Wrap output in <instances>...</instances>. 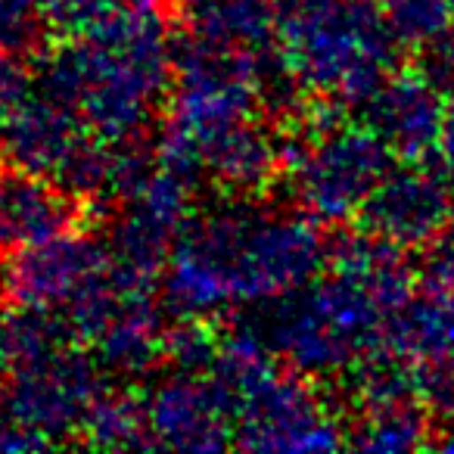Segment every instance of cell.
I'll return each instance as SVG.
<instances>
[{
	"mask_svg": "<svg viewBox=\"0 0 454 454\" xmlns=\"http://www.w3.org/2000/svg\"><path fill=\"white\" fill-rule=\"evenodd\" d=\"M324 240L302 218L253 208L212 215L177 237L168 293L181 315L200 317L231 302H253L309 284Z\"/></svg>",
	"mask_w": 454,
	"mask_h": 454,
	"instance_id": "cell-1",
	"label": "cell"
},
{
	"mask_svg": "<svg viewBox=\"0 0 454 454\" xmlns=\"http://www.w3.org/2000/svg\"><path fill=\"white\" fill-rule=\"evenodd\" d=\"M168 41L150 10H115L44 66L41 94L75 109L100 137L140 134L168 84Z\"/></svg>",
	"mask_w": 454,
	"mask_h": 454,
	"instance_id": "cell-2",
	"label": "cell"
},
{
	"mask_svg": "<svg viewBox=\"0 0 454 454\" xmlns=\"http://www.w3.org/2000/svg\"><path fill=\"white\" fill-rule=\"evenodd\" d=\"M286 69L311 88L367 100L386 82L395 38L373 0H286L278 4Z\"/></svg>",
	"mask_w": 454,
	"mask_h": 454,
	"instance_id": "cell-3",
	"label": "cell"
},
{
	"mask_svg": "<svg viewBox=\"0 0 454 454\" xmlns=\"http://www.w3.org/2000/svg\"><path fill=\"white\" fill-rule=\"evenodd\" d=\"M392 156L371 128H327L293 159V193L311 218L340 221L361 212L392 171Z\"/></svg>",
	"mask_w": 454,
	"mask_h": 454,
	"instance_id": "cell-4",
	"label": "cell"
},
{
	"mask_svg": "<svg viewBox=\"0 0 454 454\" xmlns=\"http://www.w3.org/2000/svg\"><path fill=\"white\" fill-rule=\"evenodd\" d=\"M10 371L13 383L7 392V404L41 445H51L63 433L84 427L90 404L100 395L90 361L72 352L69 346Z\"/></svg>",
	"mask_w": 454,
	"mask_h": 454,
	"instance_id": "cell-5",
	"label": "cell"
},
{
	"mask_svg": "<svg viewBox=\"0 0 454 454\" xmlns=\"http://www.w3.org/2000/svg\"><path fill=\"white\" fill-rule=\"evenodd\" d=\"M237 442L262 451H311L340 445V435L309 386L268 373L237 395Z\"/></svg>",
	"mask_w": 454,
	"mask_h": 454,
	"instance_id": "cell-6",
	"label": "cell"
},
{
	"mask_svg": "<svg viewBox=\"0 0 454 454\" xmlns=\"http://www.w3.org/2000/svg\"><path fill=\"white\" fill-rule=\"evenodd\" d=\"M146 427L153 445L165 448H224L237 433V402L218 377L184 371L153 392L146 404Z\"/></svg>",
	"mask_w": 454,
	"mask_h": 454,
	"instance_id": "cell-7",
	"label": "cell"
},
{
	"mask_svg": "<svg viewBox=\"0 0 454 454\" xmlns=\"http://www.w3.org/2000/svg\"><path fill=\"white\" fill-rule=\"evenodd\" d=\"M100 271H106L103 247L75 231H66L51 240L13 249L0 284L16 305L57 309L63 302L69 305Z\"/></svg>",
	"mask_w": 454,
	"mask_h": 454,
	"instance_id": "cell-8",
	"label": "cell"
},
{
	"mask_svg": "<svg viewBox=\"0 0 454 454\" xmlns=\"http://www.w3.org/2000/svg\"><path fill=\"white\" fill-rule=\"evenodd\" d=\"M451 212L454 184L423 168H392L361 206V227L395 247H420L451 221Z\"/></svg>",
	"mask_w": 454,
	"mask_h": 454,
	"instance_id": "cell-9",
	"label": "cell"
},
{
	"mask_svg": "<svg viewBox=\"0 0 454 454\" xmlns=\"http://www.w3.org/2000/svg\"><path fill=\"white\" fill-rule=\"evenodd\" d=\"M90 131L94 128L75 109L51 100L47 94L35 100L22 97L20 106L0 125V146L7 153L10 165L57 181L63 165L75 156Z\"/></svg>",
	"mask_w": 454,
	"mask_h": 454,
	"instance_id": "cell-10",
	"label": "cell"
},
{
	"mask_svg": "<svg viewBox=\"0 0 454 454\" xmlns=\"http://www.w3.org/2000/svg\"><path fill=\"white\" fill-rule=\"evenodd\" d=\"M78 196L26 168L0 171V249H20L75 231Z\"/></svg>",
	"mask_w": 454,
	"mask_h": 454,
	"instance_id": "cell-11",
	"label": "cell"
},
{
	"mask_svg": "<svg viewBox=\"0 0 454 454\" xmlns=\"http://www.w3.org/2000/svg\"><path fill=\"white\" fill-rule=\"evenodd\" d=\"M367 128L380 134L395 156L420 159L423 153L435 150L442 128L439 88L427 75L389 78L367 97Z\"/></svg>",
	"mask_w": 454,
	"mask_h": 454,
	"instance_id": "cell-12",
	"label": "cell"
},
{
	"mask_svg": "<svg viewBox=\"0 0 454 454\" xmlns=\"http://www.w3.org/2000/svg\"><path fill=\"white\" fill-rule=\"evenodd\" d=\"M190 38L243 57H271L278 7L271 0H187Z\"/></svg>",
	"mask_w": 454,
	"mask_h": 454,
	"instance_id": "cell-13",
	"label": "cell"
},
{
	"mask_svg": "<svg viewBox=\"0 0 454 454\" xmlns=\"http://www.w3.org/2000/svg\"><path fill=\"white\" fill-rule=\"evenodd\" d=\"M386 342L395 358L435 361L454 352V293H435L408 299L386 327Z\"/></svg>",
	"mask_w": 454,
	"mask_h": 454,
	"instance_id": "cell-14",
	"label": "cell"
},
{
	"mask_svg": "<svg viewBox=\"0 0 454 454\" xmlns=\"http://www.w3.org/2000/svg\"><path fill=\"white\" fill-rule=\"evenodd\" d=\"M361 423L352 445L371 451H404L427 442V411L420 408L411 389L383 392L361 402Z\"/></svg>",
	"mask_w": 454,
	"mask_h": 454,
	"instance_id": "cell-15",
	"label": "cell"
},
{
	"mask_svg": "<svg viewBox=\"0 0 454 454\" xmlns=\"http://www.w3.org/2000/svg\"><path fill=\"white\" fill-rule=\"evenodd\" d=\"M84 429L97 445L106 448H144L153 445L146 411L125 395H106L100 392L84 417Z\"/></svg>",
	"mask_w": 454,
	"mask_h": 454,
	"instance_id": "cell-16",
	"label": "cell"
},
{
	"mask_svg": "<svg viewBox=\"0 0 454 454\" xmlns=\"http://www.w3.org/2000/svg\"><path fill=\"white\" fill-rule=\"evenodd\" d=\"M451 0H389L386 26H389L395 44L427 47L451 26Z\"/></svg>",
	"mask_w": 454,
	"mask_h": 454,
	"instance_id": "cell-17",
	"label": "cell"
},
{
	"mask_svg": "<svg viewBox=\"0 0 454 454\" xmlns=\"http://www.w3.org/2000/svg\"><path fill=\"white\" fill-rule=\"evenodd\" d=\"M121 7L119 0H41L47 32L59 38H82Z\"/></svg>",
	"mask_w": 454,
	"mask_h": 454,
	"instance_id": "cell-18",
	"label": "cell"
},
{
	"mask_svg": "<svg viewBox=\"0 0 454 454\" xmlns=\"http://www.w3.org/2000/svg\"><path fill=\"white\" fill-rule=\"evenodd\" d=\"M41 32H47L41 0H0V51H32Z\"/></svg>",
	"mask_w": 454,
	"mask_h": 454,
	"instance_id": "cell-19",
	"label": "cell"
},
{
	"mask_svg": "<svg viewBox=\"0 0 454 454\" xmlns=\"http://www.w3.org/2000/svg\"><path fill=\"white\" fill-rule=\"evenodd\" d=\"M417 278L427 290L454 293V221H448L429 240L420 243Z\"/></svg>",
	"mask_w": 454,
	"mask_h": 454,
	"instance_id": "cell-20",
	"label": "cell"
},
{
	"mask_svg": "<svg viewBox=\"0 0 454 454\" xmlns=\"http://www.w3.org/2000/svg\"><path fill=\"white\" fill-rule=\"evenodd\" d=\"M165 352L181 364V371H202V367L215 361L218 346L208 340V333L200 324H187V327H177L175 333H168Z\"/></svg>",
	"mask_w": 454,
	"mask_h": 454,
	"instance_id": "cell-21",
	"label": "cell"
},
{
	"mask_svg": "<svg viewBox=\"0 0 454 454\" xmlns=\"http://www.w3.org/2000/svg\"><path fill=\"white\" fill-rule=\"evenodd\" d=\"M26 97V75L10 51H0V125Z\"/></svg>",
	"mask_w": 454,
	"mask_h": 454,
	"instance_id": "cell-22",
	"label": "cell"
},
{
	"mask_svg": "<svg viewBox=\"0 0 454 454\" xmlns=\"http://www.w3.org/2000/svg\"><path fill=\"white\" fill-rule=\"evenodd\" d=\"M0 448H41V442L13 417L7 398H0Z\"/></svg>",
	"mask_w": 454,
	"mask_h": 454,
	"instance_id": "cell-23",
	"label": "cell"
},
{
	"mask_svg": "<svg viewBox=\"0 0 454 454\" xmlns=\"http://www.w3.org/2000/svg\"><path fill=\"white\" fill-rule=\"evenodd\" d=\"M435 150L442 153V165L448 168L454 184V100L445 106L442 113V128H439V140H435Z\"/></svg>",
	"mask_w": 454,
	"mask_h": 454,
	"instance_id": "cell-24",
	"label": "cell"
},
{
	"mask_svg": "<svg viewBox=\"0 0 454 454\" xmlns=\"http://www.w3.org/2000/svg\"><path fill=\"white\" fill-rule=\"evenodd\" d=\"M121 7H128V10H153V4L156 0H119Z\"/></svg>",
	"mask_w": 454,
	"mask_h": 454,
	"instance_id": "cell-25",
	"label": "cell"
},
{
	"mask_svg": "<svg viewBox=\"0 0 454 454\" xmlns=\"http://www.w3.org/2000/svg\"><path fill=\"white\" fill-rule=\"evenodd\" d=\"M442 445H445V448H454V417H451V423H448L445 435H442Z\"/></svg>",
	"mask_w": 454,
	"mask_h": 454,
	"instance_id": "cell-26",
	"label": "cell"
},
{
	"mask_svg": "<svg viewBox=\"0 0 454 454\" xmlns=\"http://www.w3.org/2000/svg\"><path fill=\"white\" fill-rule=\"evenodd\" d=\"M451 4H454V0H451Z\"/></svg>",
	"mask_w": 454,
	"mask_h": 454,
	"instance_id": "cell-27",
	"label": "cell"
},
{
	"mask_svg": "<svg viewBox=\"0 0 454 454\" xmlns=\"http://www.w3.org/2000/svg\"><path fill=\"white\" fill-rule=\"evenodd\" d=\"M0 367H4V364H0Z\"/></svg>",
	"mask_w": 454,
	"mask_h": 454,
	"instance_id": "cell-28",
	"label": "cell"
}]
</instances>
